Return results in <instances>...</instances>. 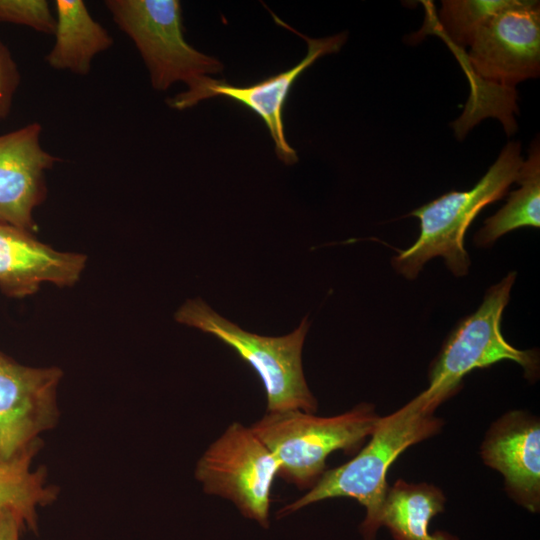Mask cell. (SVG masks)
<instances>
[{
	"instance_id": "1",
	"label": "cell",
	"mask_w": 540,
	"mask_h": 540,
	"mask_svg": "<svg viewBox=\"0 0 540 540\" xmlns=\"http://www.w3.org/2000/svg\"><path fill=\"white\" fill-rule=\"evenodd\" d=\"M442 403L424 390L395 412L380 417L368 444L355 457L325 471L305 495L284 506L277 516L325 499L353 498L366 509L360 525L364 539L375 540L389 488L387 472L403 451L440 432L444 422L434 413Z\"/></svg>"
},
{
	"instance_id": "2",
	"label": "cell",
	"mask_w": 540,
	"mask_h": 540,
	"mask_svg": "<svg viewBox=\"0 0 540 540\" xmlns=\"http://www.w3.org/2000/svg\"><path fill=\"white\" fill-rule=\"evenodd\" d=\"M523 161L521 144L508 142L470 190L449 191L413 210L410 215L420 220V234L392 258L394 269L412 280L430 259L440 256L456 277L467 275L471 262L464 246L466 231L484 207L505 196Z\"/></svg>"
},
{
	"instance_id": "3",
	"label": "cell",
	"mask_w": 540,
	"mask_h": 540,
	"mask_svg": "<svg viewBox=\"0 0 540 540\" xmlns=\"http://www.w3.org/2000/svg\"><path fill=\"white\" fill-rule=\"evenodd\" d=\"M379 418L372 404L361 403L331 417L301 410L267 412L250 429L278 461L280 477L311 489L325 472L327 457L336 450H355Z\"/></svg>"
},
{
	"instance_id": "4",
	"label": "cell",
	"mask_w": 540,
	"mask_h": 540,
	"mask_svg": "<svg viewBox=\"0 0 540 540\" xmlns=\"http://www.w3.org/2000/svg\"><path fill=\"white\" fill-rule=\"evenodd\" d=\"M174 318L213 335L256 372L266 392L267 412L317 411V400L308 388L302 366V348L310 326L307 317L287 335L261 336L241 329L196 298L187 300Z\"/></svg>"
},
{
	"instance_id": "5",
	"label": "cell",
	"mask_w": 540,
	"mask_h": 540,
	"mask_svg": "<svg viewBox=\"0 0 540 540\" xmlns=\"http://www.w3.org/2000/svg\"><path fill=\"white\" fill-rule=\"evenodd\" d=\"M515 279L516 272H510L492 285L476 311L463 318L449 334L431 364L426 389L429 394L445 401L460 390L468 373L503 360L519 364L528 380L537 379L538 351L515 348L501 331L502 314Z\"/></svg>"
},
{
	"instance_id": "6",
	"label": "cell",
	"mask_w": 540,
	"mask_h": 540,
	"mask_svg": "<svg viewBox=\"0 0 540 540\" xmlns=\"http://www.w3.org/2000/svg\"><path fill=\"white\" fill-rule=\"evenodd\" d=\"M114 23L135 44L155 90L178 81L187 86L220 73L223 64L192 47L184 37L178 0H106Z\"/></svg>"
},
{
	"instance_id": "7",
	"label": "cell",
	"mask_w": 540,
	"mask_h": 540,
	"mask_svg": "<svg viewBox=\"0 0 540 540\" xmlns=\"http://www.w3.org/2000/svg\"><path fill=\"white\" fill-rule=\"evenodd\" d=\"M279 463L250 427L228 426L203 453L195 477L205 493L232 501L247 518L267 528L270 496Z\"/></svg>"
},
{
	"instance_id": "8",
	"label": "cell",
	"mask_w": 540,
	"mask_h": 540,
	"mask_svg": "<svg viewBox=\"0 0 540 540\" xmlns=\"http://www.w3.org/2000/svg\"><path fill=\"white\" fill-rule=\"evenodd\" d=\"M62 377L57 366L23 365L0 350V462L38 454L41 435L60 419Z\"/></svg>"
},
{
	"instance_id": "9",
	"label": "cell",
	"mask_w": 540,
	"mask_h": 540,
	"mask_svg": "<svg viewBox=\"0 0 540 540\" xmlns=\"http://www.w3.org/2000/svg\"><path fill=\"white\" fill-rule=\"evenodd\" d=\"M271 14L277 24L287 27L307 42V53L298 64L248 86H235L225 80L205 76L189 85L186 91L169 98L167 103L177 110L191 108L216 96L227 97L240 103L262 119L275 144L277 157L286 165H292L298 161V156L296 150L287 142L283 123V109L291 87L317 59L326 54L337 53L345 43L347 35L340 33L325 38H310Z\"/></svg>"
},
{
	"instance_id": "10",
	"label": "cell",
	"mask_w": 540,
	"mask_h": 540,
	"mask_svg": "<svg viewBox=\"0 0 540 540\" xmlns=\"http://www.w3.org/2000/svg\"><path fill=\"white\" fill-rule=\"evenodd\" d=\"M468 65L482 81L512 89L540 72L539 1L516 0L475 35Z\"/></svg>"
},
{
	"instance_id": "11",
	"label": "cell",
	"mask_w": 540,
	"mask_h": 540,
	"mask_svg": "<svg viewBox=\"0 0 540 540\" xmlns=\"http://www.w3.org/2000/svg\"><path fill=\"white\" fill-rule=\"evenodd\" d=\"M38 122L0 135V221L33 232V212L46 198L45 175L59 158L41 145Z\"/></svg>"
},
{
	"instance_id": "12",
	"label": "cell",
	"mask_w": 540,
	"mask_h": 540,
	"mask_svg": "<svg viewBox=\"0 0 540 540\" xmlns=\"http://www.w3.org/2000/svg\"><path fill=\"white\" fill-rule=\"evenodd\" d=\"M484 463L499 471L510 498L532 513L540 510V422L522 410L502 415L480 447Z\"/></svg>"
},
{
	"instance_id": "13",
	"label": "cell",
	"mask_w": 540,
	"mask_h": 540,
	"mask_svg": "<svg viewBox=\"0 0 540 540\" xmlns=\"http://www.w3.org/2000/svg\"><path fill=\"white\" fill-rule=\"evenodd\" d=\"M86 262L84 254L55 250L32 232L0 221V289L9 297L34 294L42 283L72 286Z\"/></svg>"
},
{
	"instance_id": "14",
	"label": "cell",
	"mask_w": 540,
	"mask_h": 540,
	"mask_svg": "<svg viewBox=\"0 0 540 540\" xmlns=\"http://www.w3.org/2000/svg\"><path fill=\"white\" fill-rule=\"evenodd\" d=\"M54 8L55 41L45 60L52 69L85 76L93 59L113 45V38L82 0H55Z\"/></svg>"
},
{
	"instance_id": "15",
	"label": "cell",
	"mask_w": 540,
	"mask_h": 540,
	"mask_svg": "<svg viewBox=\"0 0 540 540\" xmlns=\"http://www.w3.org/2000/svg\"><path fill=\"white\" fill-rule=\"evenodd\" d=\"M446 498L438 487L428 483H407L398 479L388 488L381 526L394 540H459L445 531L429 532L432 518L444 510Z\"/></svg>"
},
{
	"instance_id": "16",
	"label": "cell",
	"mask_w": 540,
	"mask_h": 540,
	"mask_svg": "<svg viewBox=\"0 0 540 540\" xmlns=\"http://www.w3.org/2000/svg\"><path fill=\"white\" fill-rule=\"evenodd\" d=\"M520 187L510 193L507 203L475 234L478 247H490L504 234L521 227L540 226V147L534 140L528 159L523 161L516 181Z\"/></svg>"
},
{
	"instance_id": "17",
	"label": "cell",
	"mask_w": 540,
	"mask_h": 540,
	"mask_svg": "<svg viewBox=\"0 0 540 540\" xmlns=\"http://www.w3.org/2000/svg\"><path fill=\"white\" fill-rule=\"evenodd\" d=\"M35 454L0 462V510L10 509L25 529L38 532V509L58 498L59 488L48 482L45 467L32 468Z\"/></svg>"
},
{
	"instance_id": "18",
	"label": "cell",
	"mask_w": 540,
	"mask_h": 540,
	"mask_svg": "<svg viewBox=\"0 0 540 540\" xmlns=\"http://www.w3.org/2000/svg\"><path fill=\"white\" fill-rule=\"evenodd\" d=\"M516 0H444L441 26L450 40L461 48L470 46L477 32Z\"/></svg>"
},
{
	"instance_id": "19",
	"label": "cell",
	"mask_w": 540,
	"mask_h": 540,
	"mask_svg": "<svg viewBox=\"0 0 540 540\" xmlns=\"http://www.w3.org/2000/svg\"><path fill=\"white\" fill-rule=\"evenodd\" d=\"M0 22L54 34L56 19L46 0H0Z\"/></svg>"
},
{
	"instance_id": "20",
	"label": "cell",
	"mask_w": 540,
	"mask_h": 540,
	"mask_svg": "<svg viewBox=\"0 0 540 540\" xmlns=\"http://www.w3.org/2000/svg\"><path fill=\"white\" fill-rule=\"evenodd\" d=\"M20 79L19 69L11 52L0 41V119L6 118L10 113Z\"/></svg>"
},
{
	"instance_id": "21",
	"label": "cell",
	"mask_w": 540,
	"mask_h": 540,
	"mask_svg": "<svg viewBox=\"0 0 540 540\" xmlns=\"http://www.w3.org/2000/svg\"><path fill=\"white\" fill-rule=\"evenodd\" d=\"M25 529L21 518L10 509L0 510V540H20Z\"/></svg>"
}]
</instances>
